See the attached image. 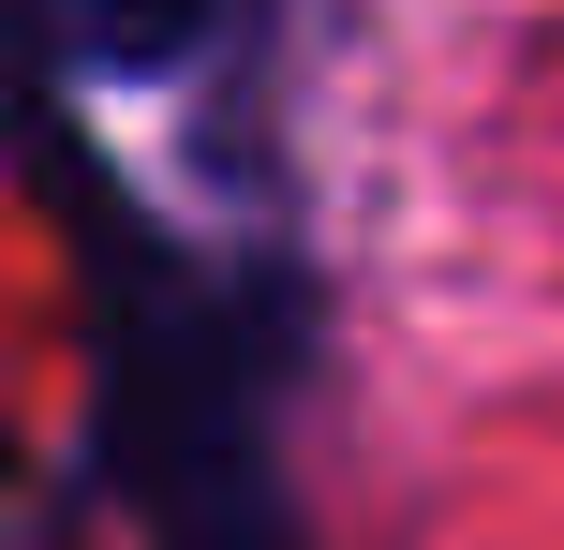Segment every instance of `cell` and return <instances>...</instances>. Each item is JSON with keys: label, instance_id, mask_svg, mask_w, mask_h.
Segmentation results:
<instances>
[{"label": "cell", "instance_id": "6da1fadb", "mask_svg": "<svg viewBox=\"0 0 564 550\" xmlns=\"http://www.w3.org/2000/svg\"><path fill=\"white\" fill-rule=\"evenodd\" d=\"M30 15H45V45L75 60V75L149 89V75H178V60L224 30V0H30Z\"/></svg>", "mask_w": 564, "mask_h": 550}]
</instances>
